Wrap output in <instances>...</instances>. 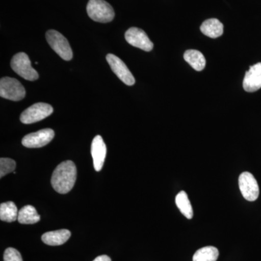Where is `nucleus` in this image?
Listing matches in <instances>:
<instances>
[{"instance_id": "1", "label": "nucleus", "mask_w": 261, "mask_h": 261, "mask_svg": "<svg viewBox=\"0 0 261 261\" xmlns=\"http://www.w3.org/2000/svg\"><path fill=\"white\" fill-rule=\"evenodd\" d=\"M77 170L73 161H67L57 166L51 178V186L60 194L69 192L76 181Z\"/></svg>"}, {"instance_id": "2", "label": "nucleus", "mask_w": 261, "mask_h": 261, "mask_svg": "<svg viewBox=\"0 0 261 261\" xmlns=\"http://www.w3.org/2000/svg\"><path fill=\"white\" fill-rule=\"evenodd\" d=\"M87 11L89 18L99 23L112 21L115 16L113 8L105 0H89Z\"/></svg>"}, {"instance_id": "3", "label": "nucleus", "mask_w": 261, "mask_h": 261, "mask_svg": "<svg viewBox=\"0 0 261 261\" xmlns=\"http://www.w3.org/2000/svg\"><path fill=\"white\" fill-rule=\"evenodd\" d=\"M46 39L51 49L65 61H70L73 58V51L69 42L61 33L56 30L48 31Z\"/></svg>"}, {"instance_id": "4", "label": "nucleus", "mask_w": 261, "mask_h": 261, "mask_svg": "<svg viewBox=\"0 0 261 261\" xmlns=\"http://www.w3.org/2000/svg\"><path fill=\"white\" fill-rule=\"evenodd\" d=\"M10 65L12 69L24 80L33 82L39 79V74L32 68L30 59L25 53H20L15 55L12 59Z\"/></svg>"}, {"instance_id": "5", "label": "nucleus", "mask_w": 261, "mask_h": 261, "mask_svg": "<svg viewBox=\"0 0 261 261\" xmlns=\"http://www.w3.org/2000/svg\"><path fill=\"white\" fill-rule=\"evenodd\" d=\"M0 96L10 100H21L25 97V90L19 81L10 77H4L0 81Z\"/></svg>"}, {"instance_id": "6", "label": "nucleus", "mask_w": 261, "mask_h": 261, "mask_svg": "<svg viewBox=\"0 0 261 261\" xmlns=\"http://www.w3.org/2000/svg\"><path fill=\"white\" fill-rule=\"evenodd\" d=\"M53 113V108L47 103L38 102L33 105L21 113L20 121L25 124H31L42 121Z\"/></svg>"}, {"instance_id": "7", "label": "nucleus", "mask_w": 261, "mask_h": 261, "mask_svg": "<svg viewBox=\"0 0 261 261\" xmlns=\"http://www.w3.org/2000/svg\"><path fill=\"white\" fill-rule=\"evenodd\" d=\"M239 187L245 200L253 202L258 197L260 190L257 180L252 173L243 172L239 177Z\"/></svg>"}, {"instance_id": "8", "label": "nucleus", "mask_w": 261, "mask_h": 261, "mask_svg": "<svg viewBox=\"0 0 261 261\" xmlns=\"http://www.w3.org/2000/svg\"><path fill=\"white\" fill-rule=\"evenodd\" d=\"M54 137V130L44 128L25 136L22 140V145L28 148H39L49 144Z\"/></svg>"}, {"instance_id": "9", "label": "nucleus", "mask_w": 261, "mask_h": 261, "mask_svg": "<svg viewBox=\"0 0 261 261\" xmlns=\"http://www.w3.org/2000/svg\"><path fill=\"white\" fill-rule=\"evenodd\" d=\"M108 64L111 66L113 73H115L123 82L128 86L135 84V79L126 65L119 58L113 54H108L106 56Z\"/></svg>"}, {"instance_id": "10", "label": "nucleus", "mask_w": 261, "mask_h": 261, "mask_svg": "<svg viewBox=\"0 0 261 261\" xmlns=\"http://www.w3.org/2000/svg\"><path fill=\"white\" fill-rule=\"evenodd\" d=\"M126 42L133 47L140 48L142 50L149 51L153 49V43L142 29L132 27L125 34Z\"/></svg>"}, {"instance_id": "11", "label": "nucleus", "mask_w": 261, "mask_h": 261, "mask_svg": "<svg viewBox=\"0 0 261 261\" xmlns=\"http://www.w3.org/2000/svg\"><path fill=\"white\" fill-rule=\"evenodd\" d=\"M243 88L247 92H256L261 88V63L251 65L245 73Z\"/></svg>"}, {"instance_id": "12", "label": "nucleus", "mask_w": 261, "mask_h": 261, "mask_svg": "<svg viewBox=\"0 0 261 261\" xmlns=\"http://www.w3.org/2000/svg\"><path fill=\"white\" fill-rule=\"evenodd\" d=\"M91 153L93 159L94 169L96 171H100L107 153V147L101 136L97 135L94 137L91 147Z\"/></svg>"}, {"instance_id": "13", "label": "nucleus", "mask_w": 261, "mask_h": 261, "mask_svg": "<svg viewBox=\"0 0 261 261\" xmlns=\"http://www.w3.org/2000/svg\"><path fill=\"white\" fill-rule=\"evenodd\" d=\"M69 230L61 229L57 231H48L42 235L43 243L50 246H58L66 243L70 238Z\"/></svg>"}, {"instance_id": "14", "label": "nucleus", "mask_w": 261, "mask_h": 261, "mask_svg": "<svg viewBox=\"0 0 261 261\" xmlns=\"http://www.w3.org/2000/svg\"><path fill=\"white\" fill-rule=\"evenodd\" d=\"M200 31L204 35L216 39L221 37L224 33V25L218 19H208L201 25Z\"/></svg>"}, {"instance_id": "15", "label": "nucleus", "mask_w": 261, "mask_h": 261, "mask_svg": "<svg viewBox=\"0 0 261 261\" xmlns=\"http://www.w3.org/2000/svg\"><path fill=\"white\" fill-rule=\"evenodd\" d=\"M185 61L197 71H201L205 68L206 61L205 57L200 51L195 49H189L184 55Z\"/></svg>"}, {"instance_id": "16", "label": "nucleus", "mask_w": 261, "mask_h": 261, "mask_svg": "<svg viewBox=\"0 0 261 261\" xmlns=\"http://www.w3.org/2000/svg\"><path fill=\"white\" fill-rule=\"evenodd\" d=\"M40 216L35 207L32 205H25L18 211V221L22 224H34L39 222Z\"/></svg>"}, {"instance_id": "17", "label": "nucleus", "mask_w": 261, "mask_h": 261, "mask_svg": "<svg viewBox=\"0 0 261 261\" xmlns=\"http://www.w3.org/2000/svg\"><path fill=\"white\" fill-rule=\"evenodd\" d=\"M18 211L13 202H7L0 205V219L6 222L18 220Z\"/></svg>"}, {"instance_id": "18", "label": "nucleus", "mask_w": 261, "mask_h": 261, "mask_svg": "<svg viewBox=\"0 0 261 261\" xmlns=\"http://www.w3.org/2000/svg\"><path fill=\"white\" fill-rule=\"evenodd\" d=\"M176 204L180 212L187 219H192L193 217V210L188 195L185 191H181L176 196Z\"/></svg>"}, {"instance_id": "19", "label": "nucleus", "mask_w": 261, "mask_h": 261, "mask_svg": "<svg viewBox=\"0 0 261 261\" xmlns=\"http://www.w3.org/2000/svg\"><path fill=\"white\" fill-rule=\"evenodd\" d=\"M219 252L216 247L207 246L199 249L194 254L193 261H216L219 257Z\"/></svg>"}, {"instance_id": "20", "label": "nucleus", "mask_w": 261, "mask_h": 261, "mask_svg": "<svg viewBox=\"0 0 261 261\" xmlns=\"http://www.w3.org/2000/svg\"><path fill=\"white\" fill-rule=\"evenodd\" d=\"M16 167L14 160L2 158L0 159V177L3 178L5 175L13 172Z\"/></svg>"}, {"instance_id": "21", "label": "nucleus", "mask_w": 261, "mask_h": 261, "mask_svg": "<svg viewBox=\"0 0 261 261\" xmlns=\"http://www.w3.org/2000/svg\"><path fill=\"white\" fill-rule=\"evenodd\" d=\"M4 261H23V259L16 249L9 247L5 251Z\"/></svg>"}, {"instance_id": "22", "label": "nucleus", "mask_w": 261, "mask_h": 261, "mask_svg": "<svg viewBox=\"0 0 261 261\" xmlns=\"http://www.w3.org/2000/svg\"><path fill=\"white\" fill-rule=\"evenodd\" d=\"M93 261H112L111 260V257H108V255H99L96 257Z\"/></svg>"}]
</instances>
